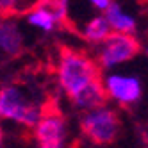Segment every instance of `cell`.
Instances as JSON below:
<instances>
[{
    "label": "cell",
    "mask_w": 148,
    "mask_h": 148,
    "mask_svg": "<svg viewBox=\"0 0 148 148\" xmlns=\"http://www.w3.org/2000/svg\"><path fill=\"white\" fill-rule=\"evenodd\" d=\"M25 22L30 27H34V29L41 30V32H45V34L54 32V30L59 27V23L48 13L41 11V9H38L34 5H30V9H27V11H25Z\"/></svg>",
    "instance_id": "8fae6325"
},
{
    "label": "cell",
    "mask_w": 148,
    "mask_h": 148,
    "mask_svg": "<svg viewBox=\"0 0 148 148\" xmlns=\"http://www.w3.org/2000/svg\"><path fill=\"white\" fill-rule=\"evenodd\" d=\"M2 145H4V132L0 129V148H2Z\"/></svg>",
    "instance_id": "9a60e30c"
},
{
    "label": "cell",
    "mask_w": 148,
    "mask_h": 148,
    "mask_svg": "<svg viewBox=\"0 0 148 148\" xmlns=\"http://www.w3.org/2000/svg\"><path fill=\"white\" fill-rule=\"evenodd\" d=\"M34 139L39 148H64L68 139V125L57 111H47L32 127Z\"/></svg>",
    "instance_id": "8992f818"
},
{
    "label": "cell",
    "mask_w": 148,
    "mask_h": 148,
    "mask_svg": "<svg viewBox=\"0 0 148 148\" xmlns=\"http://www.w3.org/2000/svg\"><path fill=\"white\" fill-rule=\"evenodd\" d=\"M105 20H107V23L111 27V32H116V34H130L134 36L136 32V27H137V22H136V16L127 13L125 9L112 2L109 5V9L103 13Z\"/></svg>",
    "instance_id": "9c48e42d"
},
{
    "label": "cell",
    "mask_w": 148,
    "mask_h": 148,
    "mask_svg": "<svg viewBox=\"0 0 148 148\" xmlns=\"http://www.w3.org/2000/svg\"><path fill=\"white\" fill-rule=\"evenodd\" d=\"M27 0H0V18H11L16 13L23 11Z\"/></svg>",
    "instance_id": "4fadbf2b"
},
{
    "label": "cell",
    "mask_w": 148,
    "mask_h": 148,
    "mask_svg": "<svg viewBox=\"0 0 148 148\" xmlns=\"http://www.w3.org/2000/svg\"><path fill=\"white\" fill-rule=\"evenodd\" d=\"M25 47V36L18 20L0 18V56L2 57H16L22 54Z\"/></svg>",
    "instance_id": "52a82bcc"
},
{
    "label": "cell",
    "mask_w": 148,
    "mask_h": 148,
    "mask_svg": "<svg viewBox=\"0 0 148 148\" xmlns=\"http://www.w3.org/2000/svg\"><path fill=\"white\" fill-rule=\"evenodd\" d=\"M139 52H141V43L136 36L111 32V36L102 45H98L95 61H97L100 71L102 70L111 71L132 61Z\"/></svg>",
    "instance_id": "277c9868"
},
{
    "label": "cell",
    "mask_w": 148,
    "mask_h": 148,
    "mask_svg": "<svg viewBox=\"0 0 148 148\" xmlns=\"http://www.w3.org/2000/svg\"><path fill=\"white\" fill-rule=\"evenodd\" d=\"M88 2H89L91 7H95L97 11H100V13L103 14V13L109 9V5L112 4V0H88Z\"/></svg>",
    "instance_id": "5bb4252c"
},
{
    "label": "cell",
    "mask_w": 148,
    "mask_h": 148,
    "mask_svg": "<svg viewBox=\"0 0 148 148\" xmlns=\"http://www.w3.org/2000/svg\"><path fill=\"white\" fill-rule=\"evenodd\" d=\"M32 5L41 9V11H45V13H48L59 25H62L68 20L70 0H34Z\"/></svg>",
    "instance_id": "7c38bea8"
},
{
    "label": "cell",
    "mask_w": 148,
    "mask_h": 148,
    "mask_svg": "<svg viewBox=\"0 0 148 148\" xmlns=\"http://www.w3.org/2000/svg\"><path fill=\"white\" fill-rule=\"evenodd\" d=\"M146 57H148V48H146Z\"/></svg>",
    "instance_id": "2e32d148"
},
{
    "label": "cell",
    "mask_w": 148,
    "mask_h": 148,
    "mask_svg": "<svg viewBox=\"0 0 148 148\" xmlns=\"http://www.w3.org/2000/svg\"><path fill=\"white\" fill-rule=\"evenodd\" d=\"M121 121L112 107L102 105L98 109L82 112L80 116V132L95 145H111L120 134Z\"/></svg>",
    "instance_id": "3957f363"
},
{
    "label": "cell",
    "mask_w": 148,
    "mask_h": 148,
    "mask_svg": "<svg viewBox=\"0 0 148 148\" xmlns=\"http://www.w3.org/2000/svg\"><path fill=\"white\" fill-rule=\"evenodd\" d=\"M43 112V105L32 102L16 84H5L0 88V118L18 123L25 129H32Z\"/></svg>",
    "instance_id": "7a4b0ae2"
},
{
    "label": "cell",
    "mask_w": 148,
    "mask_h": 148,
    "mask_svg": "<svg viewBox=\"0 0 148 148\" xmlns=\"http://www.w3.org/2000/svg\"><path fill=\"white\" fill-rule=\"evenodd\" d=\"M56 73L59 88L68 98H71L88 84L100 80V68L95 57L75 48H62L59 52Z\"/></svg>",
    "instance_id": "6da1fadb"
},
{
    "label": "cell",
    "mask_w": 148,
    "mask_h": 148,
    "mask_svg": "<svg viewBox=\"0 0 148 148\" xmlns=\"http://www.w3.org/2000/svg\"><path fill=\"white\" fill-rule=\"evenodd\" d=\"M102 86L107 100L118 105H132L141 98L143 84L136 75L123 71H109L102 79Z\"/></svg>",
    "instance_id": "5b68a950"
},
{
    "label": "cell",
    "mask_w": 148,
    "mask_h": 148,
    "mask_svg": "<svg viewBox=\"0 0 148 148\" xmlns=\"http://www.w3.org/2000/svg\"><path fill=\"white\" fill-rule=\"evenodd\" d=\"M109 36H111V27H109L103 14L93 16L89 22H86V25L82 29V38L86 39L88 43L97 45V47L102 45Z\"/></svg>",
    "instance_id": "30bf717a"
},
{
    "label": "cell",
    "mask_w": 148,
    "mask_h": 148,
    "mask_svg": "<svg viewBox=\"0 0 148 148\" xmlns=\"http://www.w3.org/2000/svg\"><path fill=\"white\" fill-rule=\"evenodd\" d=\"M70 100L79 111L88 112V111H93V109H98L102 105H105L107 97H105L102 80H95V82L88 84L86 88H82L79 93H75Z\"/></svg>",
    "instance_id": "ba28073f"
}]
</instances>
